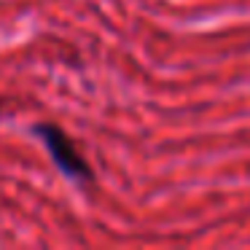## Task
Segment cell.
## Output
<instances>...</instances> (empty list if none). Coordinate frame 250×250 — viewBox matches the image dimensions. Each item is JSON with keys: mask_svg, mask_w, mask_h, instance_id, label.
Segmentation results:
<instances>
[{"mask_svg": "<svg viewBox=\"0 0 250 250\" xmlns=\"http://www.w3.org/2000/svg\"><path fill=\"white\" fill-rule=\"evenodd\" d=\"M0 113H3V108H0Z\"/></svg>", "mask_w": 250, "mask_h": 250, "instance_id": "7a4b0ae2", "label": "cell"}, {"mask_svg": "<svg viewBox=\"0 0 250 250\" xmlns=\"http://www.w3.org/2000/svg\"><path fill=\"white\" fill-rule=\"evenodd\" d=\"M35 135L43 140L46 151L51 153L57 169H60L65 178L81 180V183H89V180L94 178L92 167H89L86 159L81 156V151L76 148V143H73L57 124H49V121H43V124H35Z\"/></svg>", "mask_w": 250, "mask_h": 250, "instance_id": "6da1fadb", "label": "cell"}]
</instances>
